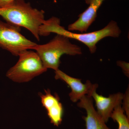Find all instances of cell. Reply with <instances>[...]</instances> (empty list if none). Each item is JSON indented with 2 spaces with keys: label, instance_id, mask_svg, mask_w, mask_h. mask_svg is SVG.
Wrapping results in <instances>:
<instances>
[{
  "label": "cell",
  "instance_id": "6da1fadb",
  "mask_svg": "<svg viewBox=\"0 0 129 129\" xmlns=\"http://www.w3.org/2000/svg\"><path fill=\"white\" fill-rule=\"evenodd\" d=\"M52 33L78 41L88 47L91 53H94L96 51V45L100 41L107 37L118 38L120 36L121 30L117 22L112 20L100 30L89 33L78 34L67 30L60 25V19L52 17L45 20L40 26L39 35L40 36H46Z\"/></svg>",
  "mask_w": 129,
  "mask_h": 129
},
{
  "label": "cell",
  "instance_id": "7a4b0ae2",
  "mask_svg": "<svg viewBox=\"0 0 129 129\" xmlns=\"http://www.w3.org/2000/svg\"><path fill=\"white\" fill-rule=\"evenodd\" d=\"M45 12L34 8L24 0H14L9 5L0 8V16L7 22L27 29L39 41V30L44 23Z\"/></svg>",
  "mask_w": 129,
  "mask_h": 129
},
{
  "label": "cell",
  "instance_id": "3957f363",
  "mask_svg": "<svg viewBox=\"0 0 129 129\" xmlns=\"http://www.w3.org/2000/svg\"><path fill=\"white\" fill-rule=\"evenodd\" d=\"M33 50L36 51L45 68L55 71L59 69L60 58L63 55L75 56L82 53L80 47L72 44L68 37L57 34L46 44H37Z\"/></svg>",
  "mask_w": 129,
  "mask_h": 129
},
{
  "label": "cell",
  "instance_id": "277c9868",
  "mask_svg": "<svg viewBox=\"0 0 129 129\" xmlns=\"http://www.w3.org/2000/svg\"><path fill=\"white\" fill-rule=\"evenodd\" d=\"M18 56L17 62L6 73L7 78L13 81L19 83L28 82L47 71L36 52L25 50Z\"/></svg>",
  "mask_w": 129,
  "mask_h": 129
},
{
  "label": "cell",
  "instance_id": "5b68a950",
  "mask_svg": "<svg viewBox=\"0 0 129 129\" xmlns=\"http://www.w3.org/2000/svg\"><path fill=\"white\" fill-rule=\"evenodd\" d=\"M20 27L0 21V47L14 56L25 50L33 49L37 44L21 33Z\"/></svg>",
  "mask_w": 129,
  "mask_h": 129
},
{
  "label": "cell",
  "instance_id": "8992f818",
  "mask_svg": "<svg viewBox=\"0 0 129 129\" xmlns=\"http://www.w3.org/2000/svg\"><path fill=\"white\" fill-rule=\"evenodd\" d=\"M55 78L65 82L71 89L69 96L72 102H76L85 95L91 96L92 92L96 90L98 85L92 84L90 81H86L85 84L80 79L70 76L59 69L55 71Z\"/></svg>",
  "mask_w": 129,
  "mask_h": 129
},
{
  "label": "cell",
  "instance_id": "52a82bcc",
  "mask_svg": "<svg viewBox=\"0 0 129 129\" xmlns=\"http://www.w3.org/2000/svg\"><path fill=\"white\" fill-rule=\"evenodd\" d=\"M91 97L95 103L96 112L104 122L107 123L114 108L122 104L124 94L120 92L109 95L106 97L99 95L95 90L92 92Z\"/></svg>",
  "mask_w": 129,
  "mask_h": 129
},
{
  "label": "cell",
  "instance_id": "ba28073f",
  "mask_svg": "<svg viewBox=\"0 0 129 129\" xmlns=\"http://www.w3.org/2000/svg\"><path fill=\"white\" fill-rule=\"evenodd\" d=\"M89 6L85 11L79 15V18L74 22L69 24L68 30L86 32L95 20L97 12L105 0H84Z\"/></svg>",
  "mask_w": 129,
  "mask_h": 129
},
{
  "label": "cell",
  "instance_id": "9c48e42d",
  "mask_svg": "<svg viewBox=\"0 0 129 129\" xmlns=\"http://www.w3.org/2000/svg\"><path fill=\"white\" fill-rule=\"evenodd\" d=\"M44 94L40 93L42 104L46 109L51 123L59 126L62 122L63 108L57 95H52L49 89L45 90Z\"/></svg>",
  "mask_w": 129,
  "mask_h": 129
},
{
  "label": "cell",
  "instance_id": "30bf717a",
  "mask_svg": "<svg viewBox=\"0 0 129 129\" xmlns=\"http://www.w3.org/2000/svg\"><path fill=\"white\" fill-rule=\"evenodd\" d=\"M79 101L78 107L86 111V116L83 117L86 129H110L95 109L91 96H84Z\"/></svg>",
  "mask_w": 129,
  "mask_h": 129
},
{
  "label": "cell",
  "instance_id": "8fae6325",
  "mask_svg": "<svg viewBox=\"0 0 129 129\" xmlns=\"http://www.w3.org/2000/svg\"><path fill=\"white\" fill-rule=\"evenodd\" d=\"M111 118L118 123V129H129V118L125 113L122 104L118 105L114 108Z\"/></svg>",
  "mask_w": 129,
  "mask_h": 129
},
{
  "label": "cell",
  "instance_id": "7c38bea8",
  "mask_svg": "<svg viewBox=\"0 0 129 129\" xmlns=\"http://www.w3.org/2000/svg\"><path fill=\"white\" fill-rule=\"evenodd\" d=\"M122 103H123V107H122L125 113L128 118H129V89H127L125 94H124Z\"/></svg>",
  "mask_w": 129,
  "mask_h": 129
},
{
  "label": "cell",
  "instance_id": "4fadbf2b",
  "mask_svg": "<svg viewBox=\"0 0 129 129\" xmlns=\"http://www.w3.org/2000/svg\"><path fill=\"white\" fill-rule=\"evenodd\" d=\"M117 64L118 66H119L122 68L124 74L127 77H129V64L128 63L124 61L119 60L117 62Z\"/></svg>",
  "mask_w": 129,
  "mask_h": 129
},
{
  "label": "cell",
  "instance_id": "5bb4252c",
  "mask_svg": "<svg viewBox=\"0 0 129 129\" xmlns=\"http://www.w3.org/2000/svg\"><path fill=\"white\" fill-rule=\"evenodd\" d=\"M14 0H0V8L4 7L9 5Z\"/></svg>",
  "mask_w": 129,
  "mask_h": 129
}]
</instances>
